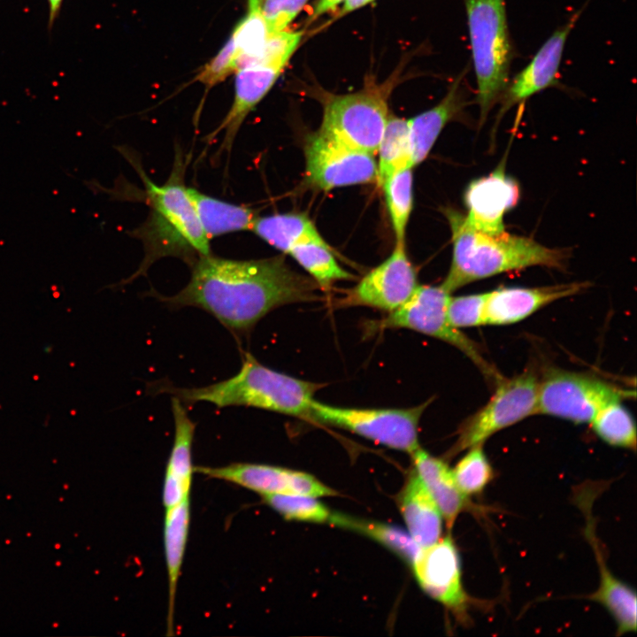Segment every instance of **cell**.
Listing matches in <instances>:
<instances>
[{"label":"cell","mask_w":637,"mask_h":637,"mask_svg":"<svg viewBox=\"0 0 637 637\" xmlns=\"http://www.w3.org/2000/svg\"><path fill=\"white\" fill-rule=\"evenodd\" d=\"M324 386L274 371L244 352L240 371L227 380L201 388L158 389L185 403L254 407L309 421L314 395Z\"/></svg>","instance_id":"cell-4"},{"label":"cell","mask_w":637,"mask_h":637,"mask_svg":"<svg viewBox=\"0 0 637 637\" xmlns=\"http://www.w3.org/2000/svg\"><path fill=\"white\" fill-rule=\"evenodd\" d=\"M182 172L177 158L171 177L158 186L139 170L150 212L145 223L134 231V236L143 243L145 257L127 282L142 274L161 257H177L192 265L199 257L211 253L210 240L182 183Z\"/></svg>","instance_id":"cell-3"},{"label":"cell","mask_w":637,"mask_h":637,"mask_svg":"<svg viewBox=\"0 0 637 637\" xmlns=\"http://www.w3.org/2000/svg\"><path fill=\"white\" fill-rule=\"evenodd\" d=\"M63 0H48L49 4V15H50V24L51 25L55 19L57 18Z\"/></svg>","instance_id":"cell-40"},{"label":"cell","mask_w":637,"mask_h":637,"mask_svg":"<svg viewBox=\"0 0 637 637\" xmlns=\"http://www.w3.org/2000/svg\"><path fill=\"white\" fill-rule=\"evenodd\" d=\"M383 187L395 243H404L405 230L412 210V168L406 167L388 177Z\"/></svg>","instance_id":"cell-31"},{"label":"cell","mask_w":637,"mask_h":637,"mask_svg":"<svg viewBox=\"0 0 637 637\" xmlns=\"http://www.w3.org/2000/svg\"><path fill=\"white\" fill-rule=\"evenodd\" d=\"M187 286L172 296H153L172 308L194 306L217 318L235 337L247 336L272 310L317 300L318 285L289 268L283 256L234 260L201 256Z\"/></svg>","instance_id":"cell-1"},{"label":"cell","mask_w":637,"mask_h":637,"mask_svg":"<svg viewBox=\"0 0 637 637\" xmlns=\"http://www.w3.org/2000/svg\"><path fill=\"white\" fill-rule=\"evenodd\" d=\"M271 34L261 13L259 0H248L247 13L230 36L237 53L235 72L252 63Z\"/></svg>","instance_id":"cell-30"},{"label":"cell","mask_w":637,"mask_h":637,"mask_svg":"<svg viewBox=\"0 0 637 637\" xmlns=\"http://www.w3.org/2000/svg\"><path fill=\"white\" fill-rule=\"evenodd\" d=\"M477 81L481 125L505 91L512 48L505 0H464Z\"/></svg>","instance_id":"cell-5"},{"label":"cell","mask_w":637,"mask_h":637,"mask_svg":"<svg viewBox=\"0 0 637 637\" xmlns=\"http://www.w3.org/2000/svg\"><path fill=\"white\" fill-rule=\"evenodd\" d=\"M373 1L374 0H344L338 16L340 17L344 14H348L349 12L364 7Z\"/></svg>","instance_id":"cell-39"},{"label":"cell","mask_w":637,"mask_h":637,"mask_svg":"<svg viewBox=\"0 0 637 637\" xmlns=\"http://www.w3.org/2000/svg\"><path fill=\"white\" fill-rule=\"evenodd\" d=\"M451 470L458 488L465 496L482 492L494 478L493 468L482 444L469 448Z\"/></svg>","instance_id":"cell-32"},{"label":"cell","mask_w":637,"mask_h":637,"mask_svg":"<svg viewBox=\"0 0 637 637\" xmlns=\"http://www.w3.org/2000/svg\"><path fill=\"white\" fill-rule=\"evenodd\" d=\"M264 502L283 518L312 523H330L333 516L314 496L300 494H280L263 496Z\"/></svg>","instance_id":"cell-33"},{"label":"cell","mask_w":637,"mask_h":637,"mask_svg":"<svg viewBox=\"0 0 637 637\" xmlns=\"http://www.w3.org/2000/svg\"><path fill=\"white\" fill-rule=\"evenodd\" d=\"M428 403L406 409H364L332 406L314 399L309 421L342 428L411 454L419 447L418 424Z\"/></svg>","instance_id":"cell-7"},{"label":"cell","mask_w":637,"mask_h":637,"mask_svg":"<svg viewBox=\"0 0 637 637\" xmlns=\"http://www.w3.org/2000/svg\"><path fill=\"white\" fill-rule=\"evenodd\" d=\"M488 292L450 297L448 318L457 329L484 326V311Z\"/></svg>","instance_id":"cell-35"},{"label":"cell","mask_w":637,"mask_h":637,"mask_svg":"<svg viewBox=\"0 0 637 637\" xmlns=\"http://www.w3.org/2000/svg\"><path fill=\"white\" fill-rule=\"evenodd\" d=\"M308 0H259V8L271 33L285 30Z\"/></svg>","instance_id":"cell-37"},{"label":"cell","mask_w":637,"mask_h":637,"mask_svg":"<svg viewBox=\"0 0 637 637\" xmlns=\"http://www.w3.org/2000/svg\"><path fill=\"white\" fill-rule=\"evenodd\" d=\"M186 189L209 240L232 232L251 230L257 216L249 208L211 197L193 188Z\"/></svg>","instance_id":"cell-25"},{"label":"cell","mask_w":637,"mask_h":637,"mask_svg":"<svg viewBox=\"0 0 637 637\" xmlns=\"http://www.w3.org/2000/svg\"><path fill=\"white\" fill-rule=\"evenodd\" d=\"M414 471L437 505L450 530L466 506V496L458 488L448 464L420 448L411 453Z\"/></svg>","instance_id":"cell-21"},{"label":"cell","mask_w":637,"mask_h":637,"mask_svg":"<svg viewBox=\"0 0 637 637\" xmlns=\"http://www.w3.org/2000/svg\"><path fill=\"white\" fill-rule=\"evenodd\" d=\"M302 35L300 31L272 33L250 65H263L282 72L297 48Z\"/></svg>","instance_id":"cell-34"},{"label":"cell","mask_w":637,"mask_h":637,"mask_svg":"<svg viewBox=\"0 0 637 637\" xmlns=\"http://www.w3.org/2000/svg\"><path fill=\"white\" fill-rule=\"evenodd\" d=\"M451 294L441 286L418 285L399 308L388 312L376 328H407L443 341L464 354L489 380L503 377L483 357L477 343L453 326L448 318Z\"/></svg>","instance_id":"cell-6"},{"label":"cell","mask_w":637,"mask_h":637,"mask_svg":"<svg viewBox=\"0 0 637 637\" xmlns=\"http://www.w3.org/2000/svg\"><path fill=\"white\" fill-rule=\"evenodd\" d=\"M324 290L337 280H350L355 277L341 267L332 253L329 245L301 243L293 247L288 253Z\"/></svg>","instance_id":"cell-28"},{"label":"cell","mask_w":637,"mask_h":637,"mask_svg":"<svg viewBox=\"0 0 637 637\" xmlns=\"http://www.w3.org/2000/svg\"><path fill=\"white\" fill-rule=\"evenodd\" d=\"M582 9L558 27L541 45L529 64L509 84L501 98L500 115L515 104L553 86L556 81L559 66L567 38L579 19Z\"/></svg>","instance_id":"cell-16"},{"label":"cell","mask_w":637,"mask_h":637,"mask_svg":"<svg viewBox=\"0 0 637 637\" xmlns=\"http://www.w3.org/2000/svg\"><path fill=\"white\" fill-rule=\"evenodd\" d=\"M378 183L391 174L411 167L408 119L389 115L378 149Z\"/></svg>","instance_id":"cell-26"},{"label":"cell","mask_w":637,"mask_h":637,"mask_svg":"<svg viewBox=\"0 0 637 637\" xmlns=\"http://www.w3.org/2000/svg\"><path fill=\"white\" fill-rule=\"evenodd\" d=\"M630 392L596 377L550 368L538 381L536 414L589 423L605 404Z\"/></svg>","instance_id":"cell-8"},{"label":"cell","mask_w":637,"mask_h":637,"mask_svg":"<svg viewBox=\"0 0 637 637\" xmlns=\"http://www.w3.org/2000/svg\"><path fill=\"white\" fill-rule=\"evenodd\" d=\"M330 524L359 532L374 539L395 552L411 565L422 549L409 533L395 526L365 521L336 513H333Z\"/></svg>","instance_id":"cell-27"},{"label":"cell","mask_w":637,"mask_h":637,"mask_svg":"<svg viewBox=\"0 0 637 637\" xmlns=\"http://www.w3.org/2000/svg\"><path fill=\"white\" fill-rule=\"evenodd\" d=\"M236 49L230 37L219 51L203 66L197 81L211 88L224 81L236 70Z\"/></svg>","instance_id":"cell-36"},{"label":"cell","mask_w":637,"mask_h":637,"mask_svg":"<svg viewBox=\"0 0 637 637\" xmlns=\"http://www.w3.org/2000/svg\"><path fill=\"white\" fill-rule=\"evenodd\" d=\"M344 0H319L313 10L311 19H317L322 14L335 9Z\"/></svg>","instance_id":"cell-38"},{"label":"cell","mask_w":637,"mask_h":637,"mask_svg":"<svg viewBox=\"0 0 637 637\" xmlns=\"http://www.w3.org/2000/svg\"><path fill=\"white\" fill-rule=\"evenodd\" d=\"M613 401L602 407L590 422L594 432L611 446L636 449L635 422L629 411Z\"/></svg>","instance_id":"cell-29"},{"label":"cell","mask_w":637,"mask_h":637,"mask_svg":"<svg viewBox=\"0 0 637 637\" xmlns=\"http://www.w3.org/2000/svg\"><path fill=\"white\" fill-rule=\"evenodd\" d=\"M588 282H571L536 288L509 287L488 292L484 326H505L523 320L559 299L579 294Z\"/></svg>","instance_id":"cell-17"},{"label":"cell","mask_w":637,"mask_h":637,"mask_svg":"<svg viewBox=\"0 0 637 637\" xmlns=\"http://www.w3.org/2000/svg\"><path fill=\"white\" fill-rule=\"evenodd\" d=\"M194 472L234 483L261 495L300 494L314 497L335 493L313 476L264 464L234 463L226 466H196Z\"/></svg>","instance_id":"cell-14"},{"label":"cell","mask_w":637,"mask_h":637,"mask_svg":"<svg viewBox=\"0 0 637 637\" xmlns=\"http://www.w3.org/2000/svg\"><path fill=\"white\" fill-rule=\"evenodd\" d=\"M538 377L526 371L501 379L488 402L462 424L451 455L483 444L494 434L535 415Z\"/></svg>","instance_id":"cell-10"},{"label":"cell","mask_w":637,"mask_h":637,"mask_svg":"<svg viewBox=\"0 0 637 637\" xmlns=\"http://www.w3.org/2000/svg\"><path fill=\"white\" fill-rule=\"evenodd\" d=\"M174 440L167 462L163 487V503L169 509L189 497L194 467L192 443L196 430L182 402L172 397Z\"/></svg>","instance_id":"cell-19"},{"label":"cell","mask_w":637,"mask_h":637,"mask_svg":"<svg viewBox=\"0 0 637 637\" xmlns=\"http://www.w3.org/2000/svg\"><path fill=\"white\" fill-rule=\"evenodd\" d=\"M234 101L219 126L209 135L224 133L219 151L229 152L246 117L265 96L277 81L280 71L263 65H250L235 72Z\"/></svg>","instance_id":"cell-18"},{"label":"cell","mask_w":637,"mask_h":637,"mask_svg":"<svg viewBox=\"0 0 637 637\" xmlns=\"http://www.w3.org/2000/svg\"><path fill=\"white\" fill-rule=\"evenodd\" d=\"M418 286L417 272L404 243H395L391 255L349 289L336 305L368 306L390 312L403 305Z\"/></svg>","instance_id":"cell-12"},{"label":"cell","mask_w":637,"mask_h":637,"mask_svg":"<svg viewBox=\"0 0 637 637\" xmlns=\"http://www.w3.org/2000/svg\"><path fill=\"white\" fill-rule=\"evenodd\" d=\"M398 505L409 534L418 545L426 548L441 539L442 516L414 470L399 495Z\"/></svg>","instance_id":"cell-20"},{"label":"cell","mask_w":637,"mask_h":637,"mask_svg":"<svg viewBox=\"0 0 637 637\" xmlns=\"http://www.w3.org/2000/svg\"><path fill=\"white\" fill-rule=\"evenodd\" d=\"M411 567L427 595L450 610L460 621L467 622L472 602L463 587L460 557L450 536L422 548Z\"/></svg>","instance_id":"cell-13"},{"label":"cell","mask_w":637,"mask_h":637,"mask_svg":"<svg viewBox=\"0 0 637 637\" xmlns=\"http://www.w3.org/2000/svg\"><path fill=\"white\" fill-rule=\"evenodd\" d=\"M460 81L461 78L452 84L437 105L408 119L412 167L419 165L427 157L446 124L460 114L464 107Z\"/></svg>","instance_id":"cell-22"},{"label":"cell","mask_w":637,"mask_h":637,"mask_svg":"<svg viewBox=\"0 0 637 637\" xmlns=\"http://www.w3.org/2000/svg\"><path fill=\"white\" fill-rule=\"evenodd\" d=\"M304 155L307 180L317 188L328 191L378 180L373 155L354 150L319 131L308 136Z\"/></svg>","instance_id":"cell-11"},{"label":"cell","mask_w":637,"mask_h":637,"mask_svg":"<svg viewBox=\"0 0 637 637\" xmlns=\"http://www.w3.org/2000/svg\"><path fill=\"white\" fill-rule=\"evenodd\" d=\"M251 231L284 254L301 243L328 245L313 222L303 213L288 212L257 217Z\"/></svg>","instance_id":"cell-24"},{"label":"cell","mask_w":637,"mask_h":637,"mask_svg":"<svg viewBox=\"0 0 637 637\" xmlns=\"http://www.w3.org/2000/svg\"><path fill=\"white\" fill-rule=\"evenodd\" d=\"M382 94L363 90L326 100L319 132L354 150L376 156L388 119Z\"/></svg>","instance_id":"cell-9"},{"label":"cell","mask_w":637,"mask_h":637,"mask_svg":"<svg viewBox=\"0 0 637 637\" xmlns=\"http://www.w3.org/2000/svg\"><path fill=\"white\" fill-rule=\"evenodd\" d=\"M519 196V186L506 174L503 161L488 175L469 183L464 196L465 222L480 232L502 234L505 233V214L516 206Z\"/></svg>","instance_id":"cell-15"},{"label":"cell","mask_w":637,"mask_h":637,"mask_svg":"<svg viewBox=\"0 0 637 637\" xmlns=\"http://www.w3.org/2000/svg\"><path fill=\"white\" fill-rule=\"evenodd\" d=\"M452 236L449 270L441 285L452 293L473 281L531 266L564 270L570 257L566 249L549 248L532 238L509 234L493 235L471 227L464 215L446 208Z\"/></svg>","instance_id":"cell-2"},{"label":"cell","mask_w":637,"mask_h":637,"mask_svg":"<svg viewBox=\"0 0 637 637\" xmlns=\"http://www.w3.org/2000/svg\"><path fill=\"white\" fill-rule=\"evenodd\" d=\"M190 522L189 497L165 509L164 544L168 575L167 635L173 634L174 602Z\"/></svg>","instance_id":"cell-23"}]
</instances>
